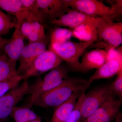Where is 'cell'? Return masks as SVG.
Returning <instances> with one entry per match:
<instances>
[{
  "instance_id": "5bb4252c",
  "label": "cell",
  "mask_w": 122,
  "mask_h": 122,
  "mask_svg": "<svg viewBox=\"0 0 122 122\" xmlns=\"http://www.w3.org/2000/svg\"><path fill=\"white\" fill-rule=\"evenodd\" d=\"M122 71V59H112L107 61L100 68L97 69L87 81V86L95 80L111 78L117 75Z\"/></svg>"
},
{
  "instance_id": "484cf974",
  "label": "cell",
  "mask_w": 122,
  "mask_h": 122,
  "mask_svg": "<svg viewBox=\"0 0 122 122\" xmlns=\"http://www.w3.org/2000/svg\"><path fill=\"white\" fill-rule=\"evenodd\" d=\"M33 18L29 15L21 22L20 26V30L25 38H27L29 34L32 31V22Z\"/></svg>"
},
{
  "instance_id": "277c9868",
  "label": "cell",
  "mask_w": 122,
  "mask_h": 122,
  "mask_svg": "<svg viewBox=\"0 0 122 122\" xmlns=\"http://www.w3.org/2000/svg\"><path fill=\"white\" fill-rule=\"evenodd\" d=\"M68 7L95 17L112 20L119 15L110 6L98 0H65Z\"/></svg>"
},
{
  "instance_id": "4dcf8cb0",
  "label": "cell",
  "mask_w": 122,
  "mask_h": 122,
  "mask_svg": "<svg viewBox=\"0 0 122 122\" xmlns=\"http://www.w3.org/2000/svg\"><path fill=\"white\" fill-rule=\"evenodd\" d=\"M2 50H3V48H0V53H1Z\"/></svg>"
},
{
  "instance_id": "8992f818",
  "label": "cell",
  "mask_w": 122,
  "mask_h": 122,
  "mask_svg": "<svg viewBox=\"0 0 122 122\" xmlns=\"http://www.w3.org/2000/svg\"><path fill=\"white\" fill-rule=\"evenodd\" d=\"M63 61L53 51L49 49L42 53L34 61L22 76L23 80H27L33 76H39L52 70L61 65Z\"/></svg>"
},
{
  "instance_id": "cb8c5ba5",
  "label": "cell",
  "mask_w": 122,
  "mask_h": 122,
  "mask_svg": "<svg viewBox=\"0 0 122 122\" xmlns=\"http://www.w3.org/2000/svg\"><path fill=\"white\" fill-rule=\"evenodd\" d=\"M85 94V92H83L78 99L74 110L66 122H81V107Z\"/></svg>"
},
{
  "instance_id": "7a4b0ae2",
  "label": "cell",
  "mask_w": 122,
  "mask_h": 122,
  "mask_svg": "<svg viewBox=\"0 0 122 122\" xmlns=\"http://www.w3.org/2000/svg\"><path fill=\"white\" fill-rule=\"evenodd\" d=\"M93 42H75L69 41L50 45V49L67 63L72 70L80 71V57Z\"/></svg>"
},
{
  "instance_id": "9c48e42d",
  "label": "cell",
  "mask_w": 122,
  "mask_h": 122,
  "mask_svg": "<svg viewBox=\"0 0 122 122\" xmlns=\"http://www.w3.org/2000/svg\"><path fill=\"white\" fill-rule=\"evenodd\" d=\"M98 37L103 40L111 49H115L122 43V23L107 20L97 28Z\"/></svg>"
},
{
  "instance_id": "ffe728a7",
  "label": "cell",
  "mask_w": 122,
  "mask_h": 122,
  "mask_svg": "<svg viewBox=\"0 0 122 122\" xmlns=\"http://www.w3.org/2000/svg\"><path fill=\"white\" fill-rule=\"evenodd\" d=\"M10 116L15 122H30L40 118L29 108L16 106L13 110Z\"/></svg>"
},
{
  "instance_id": "4fadbf2b",
  "label": "cell",
  "mask_w": 122,
  "mask_h": 122,
  "mask_svg": "<svg viewBox=\"0 0 122 122\" xmlns=\"http://www.w3.org/2000/svg\"><path fill=\"white\" fill-rule=\"evenodd\" d=\"M25 39L20 30V26L16 25L12 37L3 47L5 54L15 63L18 61L25 47Z\"/></svg>"
},
{
  "instance_id": "44dd1931",
  "label": "cell",
  "mask_w": 122,
  "mask_h": 122,
  "mask_svg": "<svg viewBox=\"0 0 122 122\" xmlns=\"http://www.w3.org/2000/svg\"><path fill=\"white\" fill-rule=\"evenodd\" d=\"M17 20L0 10V36L6 35L16 25Z\"/></svg>"
},
{
  "instance_id": "9a60e30c",
  "label": "cell",
  "mask_w": 122,
  "mask_h": 122,
  "mask_svg": "<svg viewBox=\"0 0 122 122\" xmlns=\"http://www.w3.org/2000/svg\"><path fill=\"white\" fill-rule=\"evenodd\" d=\"M107 61V53L105 51L101 49L90 51L86 53L82 57L80 71L98 69Z\"/></svg>"
},
{
  "instance_id": "6da1fadb",
  "label": "cell",
  "mask_w": 122,
  "mask_h": 122,
  "mask_svg": "<svg viewBox=\"0 0 122 122\" xmlns=\"http://www.w3.org/2000/svg\"><path fill=\"white\" fill-rule=\"evenodd\" d=\"M87 88V81L68 77L57 87L30 101V105L43 108L56 107L68 100L75 92L81 89L86 91Z\"/></svg>"
},
{
  "instance_id": "d4e9b609",
  "label": "cell",
  "mask_w": 122,
  "mask_h": 122,
  "mask_svg": "<svg viewBox=\"0 0 122 122\" xmlns=\"http://www.w3.org/2000/svg\"><path fill=\"white\" fill-rule=\"evenodd\" d=\"M113 94H115L122 100V71L117 75L115 80L110 85Z\"/></svg>"
},
{
  "instance_id": "ac0fdd59",
  "label": "cell",
  "mask_w": 122,
  "mask_h": 122,
  "mask_svg": "<svg viewBox=\"0 0 122 122\" xmlns=\"http://www.w3.org/2000/svg\"><path fill=\"white\" fill-rule=\"evenodd\" d=\"M0 9L14 16L16 19V25L20 26L29 14L22 7L20 0H0Z\"/></svg>"
},
{
  "instance_id": "d6986e66",
  "label": "cell",
  "mask_w": 122,
  "mask_h": 122,
  "mask_svg": "<svg viewBox=\"0 0 122 122\" xmlns=\"http://www.w3.org/2000/svg\"><path fill=\"white\" fill-rule=\"evenodd\" d=\"M16 65L5 54L0 53V82L18 75Z\"/></svg>"
},
{
  "instance_id": "7402d4cb",
  "label": "cell",
  "mask_w": 122,
  "mask_h": 122,
  "mask_svg": "<svg viewBox=\"0 0 122 122\" xmlns=\"http://www.w3.org/2000/svg\"><path fill=\"white\" fill-rule=\"evenodd\" d=\"M73 36L72 30L70 29L57 28L53 30L51 35V44L69 41Z\"/></svg>"
},
{
  "instance_id": "8fae6325",
  "label": "cell",
  "mask_w": 122,
  "mask_h": 122,
  "mask_svg": "<svg viewBox=\"0 0 122 122\" xmlns=\"http://www.w3.org/2000/svg\"><path fill=\"white\" fill-rule=\"evenodd\" d=\"M46 41L29 44L25 46L18 60L19 66L17 72L18 75H23L34 61L46 50Z\"/></svg>"
},
{
  "instance_id": "f546056e",
  "label": "cell",
  "mask_w": 122,
  "mask_h": 122,
  "mask_svg": "<svg viewBox=\"0 0 122 122\" xmlns=\"http://www.w3.org/2000/svg\"><path fill=\"white\" fill-rule=\"evenodd\" d=\"M30 122H42L41 119V118H38L36 120H33Z\"/></svg>"
},
{
  "instance_id": "f1b7e54d",
  "label": "cell",
  "mask_w": 122,
  "mask_h": 122,
  "mask_svg": "<svg viewBox=\"0 0 122 122\" xmlns=\"http://www.w3.org/2000/svg\"><path fill=\"white\" fill-rule=\"evenodd\" d=\"M113 122H122V116L117 118L116 120Z\"/></svg>"
},
{
  "instance_id": "e0dca14e",
  "label": "cell",
  "mask_w": 122,
  "mask_h": 122,
  "mask_svg": "<svg viewBox=\"0 0 122 122\" xmlns=\"http://www.w3.org/2000/svg\"><path fill=\"white\" fill-rule=\"evenodd\" d=\"M104 21L100 23L90 22L82 24L73 29V36L81 41L93 42L98 38L97 30L98 25Z\"/></svg>"
},
{
  "instance_id": "30bf717a",
  "label": "cell",
  "mask_w": 122,
  "mask_h": 122,
  "mask_svg": "<svg viewBox=\"0 0 122 122\" xmlns=\"http://www.w3.org/2000/svg\"><path fill=\"white\" fill-rule=\"evenodd\" d=\"M108 20L90 16L79 11L74 10H69L61 17L50 22L58 26H66L74 29L87 22L100 23Z\"/></svg>"
},
{
  "instance_id": "4316f807",
  "label": "cell",
  "mask_w": 122,
  "mask_h": 122,
  "mask_svg": "<svg viewBox=\"0 0 122 122\" xmlns=\"http://www.w3.org/2000/svg\"><path fill=\"white\" fill-rule=\"evenodd\" d=\"M112 9L118 15L122 14V0L108 1Z\"/></svg>"
},
{
  "instance_id": "ba28073f",
  "label": "cell",
  "mask_w": 122,
  "mask_h": 122,
  "mask_svg": "<svg viewBox=\"0 0 122 122\" xmlns=\"http://www.w3.org/2000/svg\"><path fill=\"white\" fill-rule=\"evenodd\" d=\"M120 100L113 96L107 100L83 122H112L122 116Z\"/></svg>"
},
{
  "instance_id": "3957f363",
  "label": "cell",
  "mask_w": 122,
  "mask_h": 122,
  "mask_svg": "<svg viewBox=\"0 0 122 122\" xmlns=\"http://www.w3.org/2000/svg\"><path fill=\"white\" fill-rule=\"evenodd\" d=\"M69 73V68L61 64L51 70L43 78L38 79L29 87L28 94L31 95L30 102L41 94L59 86L68 77Z\"/></svg>"
},
{
  "instance_id": "83f0119b",
  "label": "cell",
  "mask_w": 122,
  "mask_h": 122,
  "mask_svg": "<svg viewBox=\"0 0 122 122\" xmlns=\"http://www.w3.org/2000/svg\"><path fill=\"white\" fill-rule=\"evenodd\" d=\"M9 39H5L0 36V48H3L4 46L9 41Z\"/></svg>"
},
{
  "instance_id": "5b68a950",
  "label": "cell",
  "mask_w": 122,
  "mask_h": 122,
  "mask_svg": "<svg viewBox=\"0 0 122 122\" xmlns=\"http://www.w3.org/2000/svg\"><path fill=\"white\" fill-rule=\"evenodd\" d=\"M113 95L110 85L96 87L85 94L81 107L80 122H84Z\"/></svg>"
},
{
  "instance_id": "2e32d148",
  "label": "cell",
  "mask_w": 122,
  "mask_h": 122,
  "mask_svg": "<svg viewBox=\"0 0 122 122\" xmlns=\"http://www.w3.org/2000/svg\"><path fill=\"white\" fill-rule=\"evenodd\" d=\"M85 91L79 90L63 103L56 107L51 118L52 122H66L74 110L78 99Z\"/></svg>"
},
{
  "instance_id": "7c38bea8",
  "label": "cell",
  "mask_w": 122,
  "mask_h": 122,
  "mask_svg": "<svg viewBox=\"0 0 122 122\" xmlns=\"http://www.w3.org/2000/svg\"><path fill=\"white\" fill-rule=\"evenodd\" d=\"M37 4L46 21L49 20L50 22L69 11L65 0H37Z\"/></svg>"
},
{
  "instance_id": "52a82bcc",
  "label": "cell",
  "mask_w": 122,
  "mask_h": 122,
  "mask_svg": "<svg viewBox=\"0 0 122 122\" xmlns=\"http://www.w3.org/2000/svg\"><path fill=\"white\" fill-rule=\"evenodd\" d=\"M29 86L25 80L0 97V121L10 116L14 108L28 94Z\"/></svg>"
},
{
  "instance_id": "603a6c76",
  "label": "cell",
  "mask_w": 122,
  "mask_h": 122,
  "mask_svg": "<svg viewBox=\"0 0 122 122\" xmlns=\"http://www.w3.org/2000/svg\"><path fill=\"white\" fill-rule=\"evenodd\" d=\"M22 76L17 75L7 81L0 82V97L20 84Z\"/></svg>"
}]
</instances>
